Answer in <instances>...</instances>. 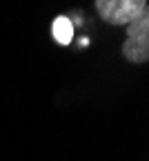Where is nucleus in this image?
<instances>
[{
	"label": "nucleus",
	"mask_w": 149,
	"mask_h": 161,
	"mask_svg": "<svg viewBox=\"0 0 149 161\" xmlns=\"http://www.w3.org/2000/svg\"><path fill=\"white\" fill-rule=\"evenodd\" d=\"M96 9L105 23L118 27H127L149 11L147 0H96Z\"/></svg>",
	"instance_id": "f257e3e1"
},
{
	"label": "nucleus",
	"mask_w": 149,
	"mask_h": 161,
	"mask_svg": "<svg viewBox=\"0 0 149 161\" xmlns=\"http://www.w3.org/2000/svg\"><path fill=\"white\" fill-rule=\"evenodd\" d=\"M122 56L129 63H147L149 58V11L127 25V38L122 45Z\"/></svg>",
	"instance_id": "f03ea898"
},
{
	"label": "nucleus",
	"mask_w": 149,
	"mask_h": 161,
	"mask_svg": "<svg viewBox=\"0 0 149 161\" xmlns=\"http://www.w3.org/2000/svg\"><path fill=\"white\" fill-rule=\"evenodd\" d=\"M51 34L60 45H69L71 38H74V23L67 16H58L51 25Z\"/></svg>",
	"instance_id": "7ed1b4c3"
}]
</instances>
